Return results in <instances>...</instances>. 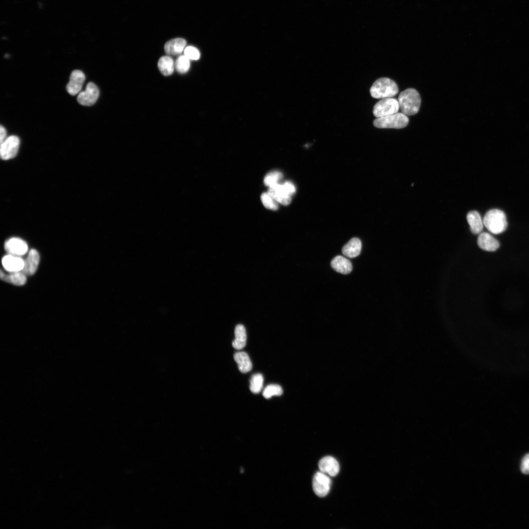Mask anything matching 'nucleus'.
Masks as SVG:
<instances>
[{
	"label": "nucleus",
	"mask_w": 529,
	"mask_h": 529,
	"mask_svg": "<svg viewBox=\"0 0 529 529\" xmlns=\"http://www.w3.org/2000/svg\"><path fill=\"white\" fill-rule=\"evenodd\" d=\"M19 138L14 135L7 137L0 143V154L2 159L6 160L14 158L17 154L19 145Z\"/></svg>",
	"instance_id": "nucleus-7"
},
{
	"label": "nucleus",
	"mask_w": 529,
	"mask_h": 529,
	"mask_svg": "<svg viewBox=\"0 0 529 529\" xmlns=\"http://www.w3.org/2000/svg\"><path fill=\"white\" fill-rule=\"evenodd\" d=\"M293 184L287 181L282 184H276L269 187L268 193L277 202L287 206L291 201V196L295 192Z\"/></svg>",
	"instance_id": "nucleus-4"
},
{
	"label": "nucleus",
	"mask_w": 529,
	"mask_h": 529,
	"mask_svg": "<svg viewBox=\"0 0 529 529\" xmlns=\"http://www.w3.org/2000/svg\"><path fill=\"white\" fill-rule=\"evenodd\" d=\"M398 102L400 109L407 116H411L417 113L421 104V98L418 92L414 89L409 88L399 95Z\"/></svg>",
	"instance_id": "nucleus-1"
},
{
	"label": "nucleus",
	"mask_w": 529,
	"mask_h": 529,
	"mask_svg": "<svg viewBox=\"0 0 529 529\" xmlns=\"http://www.w3.org/2000/svg\"><path fill=\"white\" fill-rule=\"evenodd\" d=\"M186 41L183 38H176L168 41L165 45L166 53L169 55H177L184 51Z\"/></svg>",
	"instance_id": "nucleus-16"
},
{
	"label": "nucleus",
	"mask_w": 529,
	"mask_h": 529,
	"mask_svg": "<svg viewBox=\"0 0 529 529\" xmlns=\"http://www.w3.org/2000/svg\"><path fill=\"white\" fill-rule=\"evenodd\" d=\"M39 261L40 256L38 251L34 249H31L24 260V266L21 271L25 275L34 274L37 269Z\"/></svg>",
	"instance_id": "nucleus-13"
},
{
	"label": "nucleus",
	"mask_w": 529,
	"mask_h": 529,
	"mask_svg": "<svg viewBox=\"0 0 529 529\" xmlns=\"http://www.w3.org/2000/svg\"><path fill=\"white\" fill-rule=\"evenodd\" d=\"M4 248L8 254L21 257L27 253L28 245L22 239L14 237L5 242Z\"/></svg>",
	"instance_id": "nucleus-10"
},
{
	"label": "nucleus",
	"mask_w": 529,
	"mask_h": 529,
	"mask_svg": "<svg viewBox=\"0 0 529 529\" xmlns=\"http://www.w3.org/2000/svg\"><path fill=\"white\" fill-rule=\"evenodd\" d=\"M6 138V131L2 126H0V142L2 143Z\"/></svg>",
	"instance_id": "nucleus-31"
},
{
	"label": "nucleus",
	"mask_w": 529,
	"mask_h": 529,
	"mask_svg": "<svg viewBox=\"0 0 529 529\" xmlns=\"http://www.w3.org/2000/svg\"><path fill=\"white\" fill-rule=\"evenodd\" d=\"M158 67L162 74L168 76L173 72L175 63L170 56H164L159 59Z\"/></svg>",
	"instance_id": "nucleus-23"
},
{
	"label": "nucleus",
	"mask_w": 529,
	"mask_h": 529,
	"mask_svg": "<svg viewBox=\"0 0 529 529\" xmlns=\"http://www.w3.org/2000/svg\"><path fill=\"white\" fill-rule=\"evenodd\" d=\"M283 394L282 387L276 384L268 385L264 389L263 395L266 399H269L273 396H280Z\"/></svg>",
	"instance_id": "nucleus-26"
},
{
	"label": "nucleus",
	"mask_w": 529,
	"mask_h": 529,
	"mask_svg": "<svg viewBox=\"0 0 529 529\" xmlns=\"http://www.w3.org/2000/svg\"><path fill=\"white\" fill-rule=\"evenodd\" d=\"M331 265L336 271L343 274H349L352 270L350 261L342 256L334 258L331 262Z\"/></svg>",
	"instance_id": "nucleus-17"
},
{
	"label": "nucleus",
	"mask_w": 529,
	"mask_h": 529,
	"mask_svg": "<svg viewBox=\"0 0 529 529\" xmlns=\"http://www.w3.org/2000/svg\"><path fill=\"white\" fill-rule=\"evenodd\" d=\"M361 249V242L357 238L351 239L342 248V253L345 256L353 258L359 256Z\"/></svg>",
	"instance_id": "nucleus-18"
},
{
	"label": "nucleus",
	"mask_w": 529,
	"mask_h": 529,
	"mask_svg": "<svg viewBox=\"0 0 529 529\" xmlns=\"http://www.w3.org/2000/svg\"><path fill=\"white\" fill-rule=\"evenodd\" d=\"M99 91L97 86L93 82L87 84L85 91L80 92L77 96L78 102L83 106L94 105L98 99Z\"/></svg>",
	"instance_id": "nucleus-8"
},
{
	"label": "nucleus",
	"mask_w": 529,
	"mask_h": 529,
	"mask_svg": "<svg viewBox=\"0 0 529 529\" xmlns=\"http://www.w3.org/2000/svg\"><path fill=\"white\" fill-rule=\"evenodd\" d=\"M174 63L175 69L180 73H186L190 67V59L185 55H180Z\"/></svg>",
	"instance_id": "nucleus-25"
},
{
	"label": "nucleus",
	"mask_w": 529,
	"mask_h": 529,
	"mask_svg": "<svg viewBox=\"0 0 529 529\" xmlns=\"http://www.w3.org/2000/svg\"><path fill=\"white\" fill-rule=\"evenodd\" d=\"M483 222L487 229L494 234H500L504 232L507 226L505 213L497 209L489 210L485 214Z\"/></svg>",
	"instance_id": "nucleus-2"
},
{
	"label": "nucleus",
	"mask_w": 529,
	"mask_h": 529,
	"mask_svg": "<svg viewBox=\"0 0 529 529\" xmlns=\"http://www.w3.org/2000/svg\"><path fill=\"white\" fill-rule=\"evenodd\" d=\"M477 243L480 248L489 252L495 251L500 247L499 241L487 232H481L479 234Z\"/></svg>",
	"instance_id": "nucleus-12"
},
{
	"label": "nucleus",
	"mask_w": 529,
	"mask_h": 529,
	"mask_svg": "<svg viewBox=\"0 0 529 529\" xmlns=\"http://www.w3.org/2000/svg\"><path fill=\"white\" fill-rule=\"evenodd\" d=\"M409 119L403 113H396L388 116L377 118L373 121L375 127L380 128H403L408 124Z\"/></svg>",
	"instance_id": "nucleus-5"
},
{
	"label": "nucleus",
	"mask_w": 529,
	"mask_h": 529,
	"mask_svg": "<svg viewBox=\"0 0 529 529\" xmlns=\"http://www.w3.org/2000/svg\"><path fill=\"white\" fill-rule=\"evenodd\" d=\"M85 79V74L82 71L77 70L73 71L71 73L70 80L66 86L68 93L72 96L79 93Z\"/></svg>",
	"instance_id": "nucleus-11"
},
{
	"label": "nucleus",
	"mask_w": 529,
	"mask_h": 529,
	"mask_svg": "<svg viewBox=\"0 0 529 529\" xmlns=\"http://www.w3.org/2000/svg\"><path fill=\"white\" fill-rule=\"evenodd\" d=\"M398 100L394 98H382L373 107V113L376 118L396 113L399 110Z\"/></svg>",
	"instance_id": "nucleus-6"
},
{
	"label": "nucleus",
	"mask_w": 529,
	"mask_h": 529,
	"mask_svg": "<svg viewBox=\"0 0 529 529\" xmlns=\"http://www.w3.org/2000/svg\"><path fill=\"white\" fill-rule=\"evenodd\" d=\"M331 480L324 473L316 472L313 479V488L314 493L320 497L325 496L329 492Z\"/></svg>",
	"instance_id": "nucleus-9"
},
{
	"label": "nucleus",
	"mask_w": 529,
	"mask_h": 529,
	"mask_svg": "<svg viewBox=\"0 0 529 529\" xmlns=\"http://www.w3.org/2000/svg\"><path fill=\"white\" fill-rule=\"evenodd\" d=\"M467 220L473 234H478L481 232L484 225L483 219L477 211L469 212L467 215Z\"/></svg>",
	"instance_id": "nucleus-19"
},
{
	"label": "nucleus",
	"mask_w": 529,
	"mask_h": 529,
	"mask_svg": "<svg viewBox=\"0 0 529 529\" xmlns=\"http://www.w3.org/2000/svg\"><path fill=\"white\" fill-rule=\"evenodd\" d=\"M521 470L524 474H529V453L526 455L522 460Z\"/></svg>",
	"instance_id": "nucleus-30"
},
{
	"label": "nucleus",
	"mask_w": 529,
	"mask_h": 529,
	"mask_svg": "<svg viewBox=\"0 0 529 529\" xmlns=\"http://www.w3.org/2000/svg\"><path fill=\"white\" fill-rule=\"evenodd\" d=\"M264 378L260 373H257L252 376L250 380V390L255 394L259 393L263 386Z\"/></svg>",
	"instance_id": "nucleus-24"
},
{
	"label": "nucleus",
	"mask_w": 529,
	"mask_h": 529,
	"mask_svg": "<svg viewBox=\"0 0 529 529\" xmlns=\"http://www.w3.org/2000/svg\"><path fill=\"white\" fill-rule=\"evenodd\" d=\"M261 201L264 206L267 209L276 210L278 205L276 201L268 192L263 193L261 196Z\"/></svg>",
	"instance_id": "nucleus-28"
},
{
	"label": "nucleus",
	"mask_w": 529,
	"mask_h": 529,
	"mask_svg": "<svg viewBox=\"0 0 529 529\" xmlns=\"http://www.w3.org/2000/svg\"><path fill=\"white\" fill-rule=\"evenodd\" d=\"M183 52L184 55L190 60H197L199 59L200 56L199 50L193 46H190L186 47Z\"/></svg>",
	"instance_id": "nucleus-29"
},
{
	"label": "nucleus",
	"mask_w": 529,
	"mask_h": 529,
	"mask_svg": "<svg viewBox=\"0 0 529 529\" xmlns=\"http://www.w3.org/2000/svg\"><path fill=\"white\" fill-rule=\"evenodd\" d=\"M235 338L232 342L233 347L237 350H240L244 347L246 343V333L243 325L239 324L235 329Z\"/></svg>",
	"instance_id": "nucleus-22"
},
{
	"label": "nucleus",
	"mask_w": 529,
	"mask_h": 529,
	"mask_svg": "<svg viewBox=\"0 0 529 529\" xmlns=\"http://www.w3.org/2000/svg\"><path fill=\"white\" fill-rule=\"evenodd\" d=\"M399 92L398 87L393 80L382 77L376 80L370 89L371 96L375 98L392 97Z\"/></svg>",
	"instance_id": "nucleus-3"
},
{
	"label": "nucleus",
	"mask_w": 529,
	"mask_h": 529,
	"mask_svg": "<svg viewBox=\"0 0 529 529\" xmlns=\"http://www.w3.org/2000/svg\"><path fill=\"white\" fill-rule=\"evenodd\" d=\"M234 358L238 364L239 370L243 373L250 371L252 368V364L248 354L245 352H238L235 353Z\"/></svg>",
	"instance_id": "nucleus-21"
},
{
	"label": "nucleus",
	"mask_w": 529,
	"mask_h": 529,
	"mask_svg": "<svg viewBox=\"0 0 529 529\" xmlns=\"http://www.w3.org/2000/svg\"><path fill=\"white\" fill-rule=\"evenodd\" d=\"M318 466L321 472L327 473L332 477L336 476L339 471V465L337 461L331 456L322 458L319 461Z\"/></svg>",
	"instance_id": "nucleus-15"
},
{
	"label": "nucleus",
	"mask_w": 529,
	"mask_h": 529,
	"mask_svg": "<svg viewBox=\"0 0 529 529\" xmlns=\"http://www.w3.org/2000/svg\"><path fill=\"white\" fill-rule=\"evenodd\" d=\"M5 273L0 270V277L4 281L17 286L24 285L26 281V277L22 271L8 272Z\"/></svg>",
	"instance_id": "nucleus-20"
},
{
	"label": "nucleus",
	"mask_w": 529,
	"mask_h": 529,
	"mask_svg": "<svg viewBox=\"0 0 529 529\" xmlns=\"http://www.w3.org/2000/svg\"><path fill=\"white\" fill-rule=\"evenodd\" d=\"M3 268L8 272L21 271L24 266V260L20 256L7 254L2 259Z\"/></svg>",
	"instance_id": "nucleus-14"
},
{
	"label": "nucleus",
	"mask_w": 529,
	"mask_h": 529,
	"mask_svg": "<svg viewBox=\"0 0 529 529\" xmlns=\"http://www.w3.org/2000/svg\"><path fill=\"white\" fill-rule=\"evenodd\" d=\"M282 177L283 174L281 172L278 171H272L269 172L265 176L264 183L265 185L270 187L278 184Z\"/></svg>",
	"instance_id": "nucleus-27"
}]
</instances>
